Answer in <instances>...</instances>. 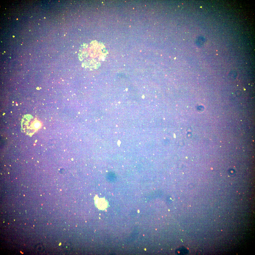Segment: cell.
<instances>
[{"mask_svg":"<svg viewBox=\"0 0 255 255\" xmlns=\"http://www.w3.org/2000/svg\"><path fill=\"white\" fill-rule=\"evenodd\" d=\"M95 203L98 208L100 209H104L107 207V202L103 198L96 199Z\"/></svg>","mask_w":255,"mask_h":255,"instance_id":"1","label":"cell"}]
</instances>
